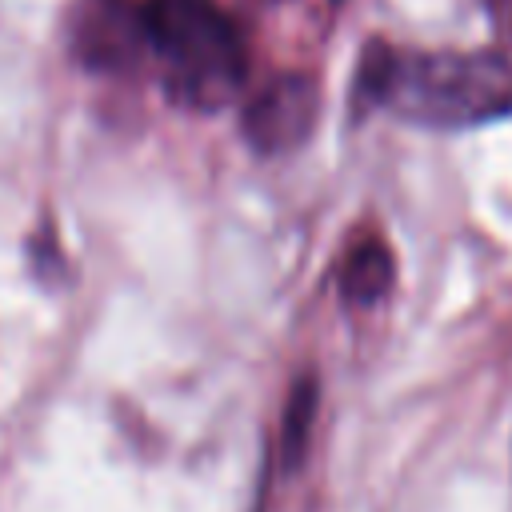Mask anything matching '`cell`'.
<instances>
[{
	"instance_id": "cell-1",
	"label": "cell",
	"mask_w": 512,
	"mask_h": 512,
	"mask_svg": "<svg viewBox=\"0 0 512 512\" xmlns=\"http://www.w3.org/2000/svg\"><path fill=\"white\" fill-rule=\"evenodd\" d=\"M352 108L440 132L492 124L512 116V60L484 48H392L368 40L352 76Z\"/></svg>"
},
{
	"instance_id": "cell-5",
	"label": "cell",
	"mask_w": 512,
	"mask_h": 512,
	"mask_svg": "<svg viewBox=\"0 0 512 512\" xmlns=\"http://www.w3.org/2000/svg\"><path fill=\"white\" fill-rule=\"evenodd\" d=\"M312 420H316V376H300L288 408H284V424H280V456L284 468L300 464V456L308 452V436H312Z\"/></svg>"
},
{
	"instance_id": "cell-3",
	"label": "cell",
	"mask_w": 512,
	"mask_h": 512,
	"mask_svg": "<svg viewBox=\"0 0 512 512\" xmlns=\"http://www.w3.org/2000/svg\"><path fill=\"white\" fill-rule=\"evenodd\" d=\"M320 120V88L312 76L284 72L268 80L240 112V132L260 156L296 152Z\"/></svg>"
},
{
	"instance_id": "cell-2",
	"label": "cell",
	"mask_w": 512,
	"mask_h": 512,
	"mask_svg": "<svg viewBox=\"0 0 512 512\" xmlns=\"http://www.w3.org/2000/svg\"><path fill=\"white\" fill-rule=\"evenodd\" d=\"M120 20L160 64L172 104L216 112L244 88L248 44L216 0H136Z\"/></svg>"
},
{
	"instance_id": "cell-4",
	"label": "cell",
	"mask_w": 512,
	"mask_h": 512,
	"mask_svg": "<svg viewBox=\"0 0 512 512\" xmlns=\"http://www.w3.org/2000/svg\"><path fill=\"white\" fill-rule=\"evenodd\" d=\"M392 276H396V268H392L388 244L376 240V236H364V240H356L348 248L344 264H340V296L348 304L368 308V304H376V300L388 296Z\"/></svg>"
}]
</instances>
